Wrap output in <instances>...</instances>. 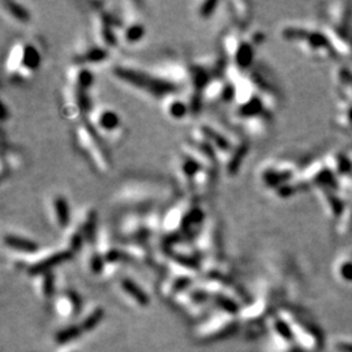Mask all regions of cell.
<instances>
[{
    "label": "cell",
    "mask_w": 352,
    "mask_h": 352,
    "mask_svg": "<svg viewBox=\"0 0 352 352\" xmlns=\"http://www.w3.org/2000/svg\"><path fill=\"white\" fill-rule=\"evenodd\" d=\"M219 6L218 2H202V3L197 4V8H196V13L200 18L206 20V18H210L213 14H214L215 9Z\"/></svg>",
    "instance_id": "28"
},
{
    "label": "cell",
    "mask_w": 352,
    "mask_h": 352,
    "mask_svg": "<svg viewBox=\"0 0 352 352\" xmlns=\"http://www.w3.org/2000/svg\"><path fill=\"white\" fill-rule=\"evenodd\" d=\"M3 8L16 23L28 24L30 21V12L23 4L17 3V2H3Z\"/></svg>",
    "instance_id": "22"
},
{
    "label": "cell",
    "mask_w": 352,
    "mask_h": 352,
    "mask_svg": "<svg viewBox=\"0 0 352 352\" xmlns=\"http://www.w3.org/2000/svg\"><path fill=\"white\" fill-rule=\"evenodd\" d=\"M118 290L119 293L124 298L125 302L131 303L135 307L145 308L149 305V296H147V293L133 279L128 278V276L119 279Z\"/></svg>",
    "instance_id": "11"
},
{
    "label": "cell",
    "mask_w": 352,
    "mask_h": 352,
    "mask_svg": "<svg viewBox=\"0 0 352 352\" xmlns=\"http://www.w3.org/2000/svg\"><path fill=\"white\" fill-rule=\"evenodd\" d=\"M336 123L343 129L352 128V102L342 99L338 104L336 115Z\"/></svg>",
    "instance_id": "23"
},
{
    "label": "cell",
    "mask_w": 352,
    "mask_h": 352,
    "mask_svg": "<svg viewBox=\"0 0 352 352\" xmlns=\"http://www.w3.org/2000/svg\"><path fill=\"white\" fill-rule=\"evenodd\" d=\"M113 76L118 81L124 82V85L133 87L136 90L146 93L154 98L164 99L178 91V86L166 81L157 73L152 75L140 70L137 68H131L127 65H116L113 68Z\"/></svg>",
    "instance_id": "3"
},
{
    "label": "cell",
    "mask_w": 352,
    "mask_h": 352,
    "mask_svg": "<svg viewBox=\"0 0 352 352\" xmlns=\"http://www.w3.org/2000/svg\"><path fill=\"white\" fill-rule=\"evenodd\" d=\"M336 274L344 283H352V254H342L336 261Z\"/></svg>",
    "instance_id": "24"
},
{
    "label": "cell",
    "mask_w": 352,
    "mask_h": 352,
    "mask_svg": "<svg viewBox=\"0 0 352 352\" xmlns=\"http://www.w3.org/2000/svg\"><path fill=\"white\" fill-rule=\"evenodd\" d=\"M336 228L339 236H347L352 232V202L347 203L341 217L337 219Z\"/></svg>",
    "instance_id": "26"
},
{
    "label": "cell",
    "mask_w": 352,
    "mask_h": 352,
    "mask_svg": "<svg viewBox=\"0 0 352 352\" xmlns=\"http://www.w3.org/2000/svg\"><path fill=\"white\" fill-rule=\"evenodd\" d=\"M63 352H76V349H75V348H68V349H65V351H63Z\"/></svg>",
    "instance_id": "30"
},
{
    "label": "cell",
    "mask_w": 352,
    "mask_h": 352,
    "mask_svg": "<svg viewBox=\"0 0 352 352\" xmlns=\"http://www.w3.org/2000/svg\"><path fill=\"white\" fill-rule=\"evenodd\" d=\"M34 290L43 302H51L55 299V278L52 271H46L34 275Z\"/></svg>",
    "instance_id": "19"
},
{
    "label": "cell",
    "mask_w": 352,
    "mask_h": 352,
    "mask_svg": "<svg viewBox=\"0 0 352 352\" xmlns=\"http://www.w3.org/2000/svg\"><path fill=\"white\" fill-rule=\"evenodd\" d=\"M108 58V50L107 48L102 47V46L94 45L86 46L82 50H80L76 55H75L73 64L80 65H89V64H102L107 60Z\"/></svg>",
    "instance_id": "16"
},
{
    "label": "cell",
    "mask_w": 352,
    "mask_h": 352,
    "mask_svg": "<svg viewBox=\"0 0 352 352\" xmlns=\"http://www.w3.org/2000/svg\"><path fill=\"white\" fill-rule=\"evenodd\" d=\"M3 244L6 248L12 251L13 253L24 254L25 257H31L34 254L40 253V244L34 242L33 239L24 236L20 234H14V232H8L3 236Z\"/></svg>",
    "instance_id": "12"
},
{
    "label": "cell",
    "mask_w": 352,
    "mask_h": 352,
    "mask_svg": "<svg viewBox=\"0 0 352 352\" xmlns=\"http://www.w3.org/2000/svg\"><path fill=\"white\" fill-rule=\"evenodd\" d=\"M54 310L60 320L70 321L80 310V300L77 295L72 291H64L55 296Z\"/></svg>",
    "instance_id": "13"
},
{
    "label": "cell",
    "mask_w": 352,
    "mask_h": 352,
    "mask_svg": "<svg viewBox=\"0 0 352 352\" xmlns=\"http://www.w3.org/2000/svg\"><path fill=\"white\" fill-rule=\"evenodd\" d=\"M337 349L339 352H352V343L348 342H341V343L337 344Z\"/></svg>",
    "instance_id": "29"
},
{
    "label": "cell",
    "mask_w": 352,
    "mask_h": 352,
    "mask_svg": "<svg viewBox=\"0 0 352 352\" xmlns=\"http://www.w3.org/2000/svg\"><path fill=\"white\" fill-rule=\"evenodd\" d=\"M230 6L232 8V16L240 26H244L248 23L249 17H251L249 4L244 3V2H232V3H230Z\"/></svg>",
    "instance_id": "27"
},
{
    "label": "cell",
    "mask_w": 352,
    "mask_h": 352,
    "mask_svg": "<svg viewBox=\"0 0 352 352\" xmlns=\"http://www.w3.org/2000/svg\"><path fill=\"white\" fill-rule=\"evenodd\" d=\"M76 141L86 158L91 162L97 171L107 174L111 170V162L104 149L102 138L91 128L87 121H81L76 127Z\"/></svg>",
    "instance_id": "4"
},
{
    "label": "cell",
    "mask_w": 352,
    "mask_h": 352,
    "mask_svg": "<svg viewBox=\"0 0 352 352\" xmlns=\"http://www.w3.org/2000/svg\"><path fill=\"white\" fill-rule=\"evenodd\" d=\"M67 79L70 86L76 87L79 90L86 91V93H89L90 87L93 86L94 81H96V77H94L90 68L80 64H73L68 69Z\"/></svg>",
    "instance_id": "14"
},
{
    "label": "cell",
    "mask_w": 352,
    "mask_h": 352,
    "mask_svg": "<svg viewBox=\"0 0 352 352\" xmlns=\"http://www.w3.org/2000/svg\"><path fill=\"white\" fill-rule=\"evenodd\" d=\"M47 210L52 227L58 231H67L70 226V209L65 196L54 193L48 198Z\"/></svg>",
    "instance_id": "10"
},
{
    "label": "cell",
    "mask_w": 352,
    "mask_h": 352,
    "mask_svg": "<svg viewBox=\"0 0 352 352\" xmlns=\"http://www.w3.org/2000/svg\"><path fill=\"white\" fill-rule=\"evenodd\" d=\"M248 145L245 144V142H239V144L235 146L234 152L231 153V155H230V157L227 158V161L225 162L226 171H227L228 175L234 176V175L237 174V171H239L240 167H242L243 162H244L245 155L248 154Z\"/></svg>",
    "instance_id": "21"
},
{
    "label": "cell",
    "mask_w": 352,
    "mask_h": 352,
    "mask_svg": "<svg viewBox=\"0 0 352 352\" xmlns=\"http://www.w3.org/2000/svg\"><path fill=\"white\" fill-rule=\"evenodd\" d=\"M87 123L91 125V128L96 131V133L101 138L102 136L106 135L107 138L115 140V138L120 137L119 135L123 133L120 118H119L118 113L114 111L113 108H96V110H93L89 114Z\"/></svg>",
    "instance_id": "7"
},
{
    "label": "cell",
    "mask_w": 352,
    "mask_h": 352,
    "mask_svg": "<svg viewBox=\"0 0 352 352\" xmlns=\"http://www.w3.org/2000/svg\"><path fill=\"white\" fill-rule=\"evenodd\" d=\"M102 317H103V310L99 307H91L86 310V313L84 314V317L81 319L79 325L80 331H89V330L94 329V327L98 325V322L101 321Z\"/></svg>",
    "instance_id": "25"
},
{
    "label": "cell",
    "mask_w": 352,
    "mask_h": 352,
    "mask_svg": "<svg viewBox=\"0 0 352 352\" xmlns=\"http://www.w3.org/2000/svg\"><path fill=\"white\" fill-rule=\"evenodd\" d=\"M281 37L299 48L312 59L329 60L337 57L322 29L300 24H288L281 29Z\"/></svg>",
    "instance_id": "1"
},
{
    "label": "cell",
    "mask_w": 352,
    "mask_h": 352,
    "mask_svg": "<svg viewBox=\"0 0 352 352\" xmlns=\"http://www.w3.org/2000/svg\"><path fill=\"white\" fill-rule=\"evenodd\" d=\"M352 14V6L351 3L346 2H336L331 3L327 9V17H329L330 25L334 26L338 30L347 33V28L349 25Z\"/></svg>",
    "instance_id": "15"
},
{
    "label": "cell",
    "mask_w": 352,
    "mask_h": 352,
    "mask_svg": "<svg viewBox=\"0 0 352 352\" xmlns=\"http://www.w3.org/2000/svg\"><path fill=\"white\" fill-rule=\"evenodd\" d=\"M232 62L236 69L245 70L252 67L254 60V46L249 40H242L237 46L235 54L232 55Z\"/></svg>",
    "instance_id": "20"
},
{
    "label": "cell",
    "mask_w": 352,
    "mask_h": 352,
    "mask_svg": "<svg viewBox=\"0 0 352 352\" xmlns=\"http://www.w3.org/2000/svg\"><path fill=\"white\" fill-rule=\"evenodd\" d=\"M163 101V111L169 119L174 121H181L191 115V108H189L188 102L178 98V97L172 94V96L166 97Z\"/></svg>",
    "instance_id": "18"
},
{
    "label": "cell",
    "mask_w": 352,
    "mask_h": 352,
    "mask_svg": "<svg viewBox=\"0 0 352 352\" xmlns=\"http://www.w3.org/2000/svg\"><path fill=\"white\" fill-rule=\"evenodd\" d=\"M237 320L235 313L227 312L219 308V312L208 316L205 321L195 327L193 334L196 339L201 342L217 341L230 336L236 329Z\"/></svg>",
    "instance_id": "5"
},
{
    "label": "cell",
    "mask_w": 352,
    "mask_h": 352,
    "mask_svg": "<svg viewBox=\"0 0 352 352\" xmlns=\"http://www.w3.org/2000/svg\"><path fill=\"white\" fill-rule=\"evenodd\" d=\"M72 256L73 253L65 249L64 247L50 252H40V253L34 254L33 261H29L26 264V269H28V273L33 276L41 273H46V271H52L55 266L72 258Z\"/></svg>",
    "instance_id": "8"
},
{
    "label": "cell",
    "mask_w": 352,
    "mask_h": 352,
    "mask_svg": "<svg viewBox=\"0 0 352 352\" xmlns=\"http://www.w3.org/2000/svg\"><path fill=\"white\" fill-rule=\"evenodd\" d=\"M42 48L33 41H17L11 46L6 59V72L16 81H28L41 68Z\"/></svg>",
    "instance_id": "2"
},
{
    "label": "cell",
    "mask_w": 352,
    "mask_h": 352,
    "mask_svg": "<svg viewBox=\"0 0 352 352\" xmlns=\"http://www.w3.org/2000/svg\"><path fill=\"white\" fill-rule=\"evenodd\" d=\"M118 35L119 41L124 43V45L135 46L145 38V35H146V28H145L144 24L140 23L138 20L128 21V23L123 24Z\"/></svg>",
    "instance_id": "17"
},
{
    "label": "cell",
    "mask_w": 352,
    "mask_h": 352,
    "mask_svg": "<svg viewBox=\"0 0 352 352\" xmlns=\"http://www.w3.org/2000/svg\"><path fill=\"white\" fill-rule=\"evenodd\" d=\"M299 172L300 170L293 161L279 159V161L268 162L260 169L258 180L264 188L273 192L283 184L296 180Z\"/></svg>",
    "instance_id": "6"
},
{
    "label": "cell",
    "mask_w": 352,
    "mask_h": 352,
    "mask_svg": "<svg viewBox=\"0 0 352 352\" xmlns=\"http://www.w3.org/2000/svg\"><path fill=\"white\" fill-rule=\"evenodd\" d=\"M174 170L179 186L193 192L196 179L200 175V172L205 169H202L193 158L181 152L178 157L175 158Z\"/></svg>",
    "instance_id": "9"
}]
</instances>
